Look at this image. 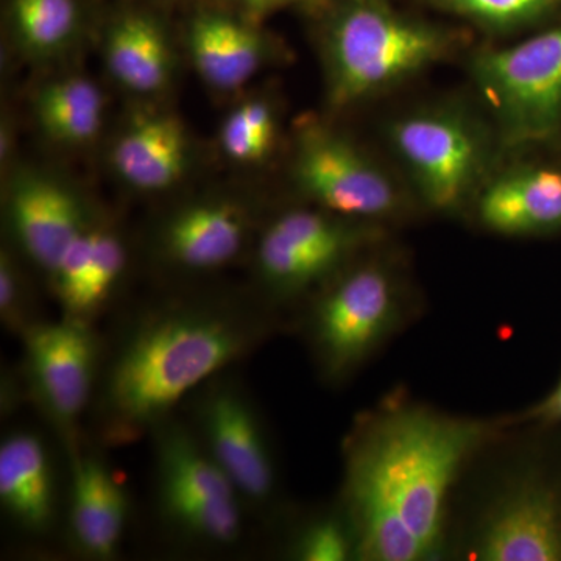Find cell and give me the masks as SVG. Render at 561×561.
<instances>
[{
    "label": "cell",
    "mask_w": 561,
    "mask_h": 561,
    "mask_svg": "<svg viewBox=\"0 0 561 561\" xmlns=\"http://www.w3.org/2000/svg\"><path fill=\"white\" fill-rule=\"evenodd\" d=\"M250 343L241 317L219 309L158 313L133 332L111 365L106 419L119 432L138 431L165 415Z\"/></svg>",
    "instance_id": "6da1fadb"
},
{
    "label": "cell",
    "mask_w": 561,
    "mask_h": 561,
    "mask_svg": "<svg viewBox=\"0 0 561 561\" xmlns=\"http://www.w3.org/2000/svg\"><path fill=\"white\" fill-rule=\"evenodd\" d=\"M482 434L481 424L468 421L398 413L354 451L348 479L378 491L432 556L440 542L448 491Z\"/></svg>",
    "instance_id": "7a4b0ae2"
},
{
    "label": "cell",
    "mask_w": 561,
    "mask_h": 561,
    "mask_svg": "<svg viewBox=\"0 0 561 561\" xmlns=\"http://www.w3.org/2000/svg\"><path fill=\"white\" fill-rule=\"evenodd\" d=\"M328 101L345 108L440 61L449 33L387 0H342L317 10Z\"/></svg>",
    "instance_id": "3957f363"
},
{
    "label": "cell",
    "mask_w": 561,
    "mask_h": 561,
    "mask_svg": "<svg viewBox=\"0 0 561 561\" xmlns=\"http://www.w3.org/2000/svg\"><path fill=\"white\" fill-rule=\"evenodd\" d=\"M472 77L511 147L552 138L561 127V25L504 47L481 51Z\"/></svg>",
    "instance_id": "277c9868"
},
{
    "label": "cell",
    "mask_w": 561,
    "mask_h": 561,
    "mask_svg": "<svg viewBox=\"0 0 561 561\" xmlns=\"http://www.w3.org/2000/svg\"><path fill=\"white\" fill-rule=\"evenodd\" d=\"M390 140L424 201L453 209L474 191L485 169L481 131L453 110L405 114L390 125Z\"/></svg>",
    "instance_id": "5b68a950"
},
{
    "label": "cell",
    "mask_w": 561,
    "mask_h": 561,
    "mask_svg": "<svg viewBox=\"0 0 561 561\" xmlns=\"http://www.w3.org/2000/svg\"><path fill=\"white\" fill-rule=\"evenodd\" d=\"M295 183L313 202L342 217L389 216L400 205L390 176L341 133L306 121L297 135Z\"/></svg>",
    "instance_id": "8992f818"
},
{
    "label": "cell",
    "mask_w": 561,
    "mask_h": 561,
    "mask_svg": "<svg viewBox=\"0 0 561 561\" xmlns=\"http://www.w3.org/2000/svg\"><path fill=\"white\" fill-rule=\"evenodd\" d=\"M5 206L21 249L50 275L70 243L92 224L79 192L54 173L31 165L9 172Z\"/></svg>",
    "instance_id": "52a82bcc"
},
{
    "label": "cell",
    "mask_w": 561,
    "mask_h": 561,
    "mask_svg": "<svg viewBox=\"0 0 561 561\" xmlns=\"http://www.w3.org/2000/svg\"><path fill=\"white\" fill-rule=\"evenodd\" d=\"M393 295L378 267H362L335 284L317 309L313 330L328 370L345 373L364 359L389 324Z\"/></svg>",
    "instance_id": "ba28073f"
},
{
    "label": "cell",
    "mask_w": 561,
    "mask_h": 561,
    "mask_svg": "<svg viewBox=\"0 0 561 561\" xmlns=\"http://www.w3.org/2000/svg\"><path fill=\"white\" fill-rule=\"evenodd\" d=\"M102 54L117 87L140 99H153L172 87L175 44L161 7L124 0L103 22Z\"/></svg>",
    "instance_id": "9c48e42d"
},
{
    "label": "cell",
    "mask_w": 561,
    "mask_h": 561,
    "mask_svg": "<svg viewBox=\"0 0 561 561\" xmlns=\"http://www.w3.org/2000/svg\"><path fill=\"white\" fill-rule=\"evenodd\" d=\"M187 54L198 77L217 92L242 90L271 61L275 41L234 11L201 0L184 27Z\"/></svg>",
    "instance_id": "30bf717a"
},
{
    "label": "cell",
    "mask_w": 561,
    "mask_h": 561,
    "mask_svg": "<svg viewBox=\"0 0 561 561\" xmlns=\"http://www.w3.org/2000/svg\"><path fill=\"white\" fill-rule=\"evenodd\" d=\"M192 139L186 124L169 110L133 114L110 149V164L117 179L142 194L172 190L190 172Z\"/></svg>",
    "instance_id": "8fae6325"
},
{
    "label": "cell",
    "mask_w": 561,
    "mask_h": 561,
    "mask_svg": "<svg viewBox=\"0 0 561 561\" xmlns=\"http://www.w3.org/2000/svg\"><path fill=\"white\" fill-rule=\"evenodd\" d=\"M28 368L36 390L58 420L70 423L90 400L95 342L79 317L35 324L25 332Z\"/></svg>",
    "instance_id": "7c38bea8"
},
{
    "label": "cell",
    "mask_w": 561,
    "mask_h": 561,
    "mask_svg": "<svg viewBox=\"0 0 561 561\" xmlns=\"http://www.w3.org/2000/svg\"><path fill=\"white\" fill-rule=\"evenodd\" d=\"M205 448L239 494L253 501L271 496L275 476L264 434L241 393L219 389L202 409Z\"/></svg>",
    "instance_id": "4fadbf2b"
},
{
    "label": "cell",
    "mask_w": 561,
    "mask_h": 561,
    "mask_svg": "<svg viewBox=\"0 0 561 561\" xmlns=\"http://www.w3.org/2000/svg\"><path fill=\"white\" fill-rule=\"evenodd\" d=\"M486 561L561 560V502L542 485H526L494 508L476 551Z\"/></svg>",
    "instance_id": "5bb4252c"
},
{
    "label": "cell",
    "mask_w": 561,
    "mask_h": 561,
    "mask_svg": "<svg viewBox=\"0 0 561 561\" xmlns=\"http://www.w3.org/2000/svg\"><path fill=\"white\" fill-rule=\"evenodd\" d=\"M249 232L245 210L225 198L187 203L162 225L164 256L187 271L206 272L228 264L241 253Z\"/></svg>",
    "instance_id": "9a60e30c"
},
{
    "label": "cell",
    "mask_w": 561,
    "mask_h": 561,
    "mask_svg": "<svg viewBox=\"0 0 561 561\" xmlns=\"http://www.w3.org/2000/svg\"><path fill=\"white\" fill-rule=\"evenodd\" d=\"M479 217L502 234H537L561 228V172L524 168L502 173L479 198Z\"/></svg>",
    "instance_id": "2e32d148"
},
{
    "label": "cell",
    "mask_w": 561,
    "mask_h": 561,
    "mask_svg": "<svg viewBox=\"0 0 561 561\" xmlns=\"http://www.w3.org/2000/svg\"><path fill=\"white\" fill-rule=\"evenodd\" d=\"M127 494L113 472L95 457L73 463L70 524L76 541L92 557L113 556L127 522Z\"/></svg>",
    "instance_id": "e0dca14e"
},
{
    "label": "cell",
    "mask_w": 561,
    "mask_h": 561,
    "mask_svg": "<svg viewBox=\"0 0 561 561\" xmlns=\"http://www.w3.org/2000/svg\"><path fill=\"white\" fill-rule=\"evenodd\" d=\"M33 119L55 146L80 149L102 133L106 98L91 77L68 73L41 84L32 103Z\"/></svg>",
    "instance_id": "ac0fdd59"
},
{
    "label": "cell",
    "mask_w": 561,
    "mask_h": 561,
    "mask_svg": "<svg viewBox=\"0 0 561 561\" xmlns=\"http://www.w3.org/2000/svg\"><path fill=\"white\" fill-rule=\"evenodd\" d=\"M7 35L25 58L57 60L90 27L88 0H2Z\"/></svg>",
    "instance_id": "d6986e66"
},
{
    "label": "cell",
    "mask_w": 561,
    "mask_h": 561,
    "mask_svg": "<svg viewBox=\"0 0 561 561\" xmlns=\"http://www.w3.org/2000/svg\"><path fill=\"white\" fill-rule=\"evenodd\" d=\"M0 501L21 527L44 531L54 518L49 457L35 435H10L0 446Z\"/></svg>",
    "instance_id": "ffe728a7"
},
{
    "label": "cell",
    "mask_w": 561,
    "mask_h": 561,
    "mask_svg": "<svg viewBox=\"0 0 561 561\" xmlns=\"http://www.w3.org/2000/svg\"><path fill=\"white\" fill-rule=\"evenodd\" d=\"M161 500L203 497L238 502V490L213 456L181 427H171L158 445Z\"/></svg>",
    "instance_id": "44dd1931"
},
{
    "label": "cell",
    "mask_w": 561,
    "mask_h": 561,
    "mask_svg": "<svg viewBox=\"0 0 561 561\" xmlns=\"http://www.w3.org/2000/svg\"><path fill=\"white\" fill-rule=\"evenodd\" d=\"M348 497L356 519L357 546L364 559L416 561L431 557L426 546L378 491L348 479Z\"/></svg>",
    "instance_id": "7402d4cb"
},
{
    "label": "cell",
    "mask_w": 561,
    "mask_h": 561,
    "mask_svg": "<svg viewBox=\"0 0 561 561\" xmlns=\"http://www.w3.org/2000/svg\"><path fill=\"white\" fill-rule=\"evenodd\" d=\"M278 128V113L268 99L261 95L245 99L221 122V153L234 164H261L275 150Z\"/></svg>",
    "instance_id": "603a6c76"
},
{
    "label": "cell",
    "mask_w": 561,
    "mask_h": 561,
    "mask_svg": "<svg viewBox=\"0 0 561 561\" xmlns=\"http://www.w3.org/2000/svg\"><path fill=\"white\" fill-rule=\"evenodd\" d=\"M268 228L291 245L320 254L334 264H339L359 241L353 228L319 210H290Z\"/></svg>",
    "instance_id": "cb8c5ba5"
},
{
    "label": "cell",
    "mask_w": 561,
    "mask_h": 561,
    "mask_svg": "<svg viewBox=\"0 0 561 561\" xmlns=\"http://www.w3.org/2000/svg\"><path fill=\"white\" fill-rule=\"evenodd\" d=\"M442 9L493 32L526 27L559 10L561 0H434Z\"/></svg>",
    "instance_id": "d4e9b609"
},
{
    "label": "cell",
    "mask_w": 561,
    "mask_h": 561,
    "mask_svg": "<svg viewBox=\"0 0 561 561\" xmlns=\"http://www.w3.org/2000/svg\"><path fill=\"white\" fill-rule=\"evenodd\" d=\"M125 260H127V251L119 236L98 225L90 273L73 317L80 319V316L94 311L105 301L124 272Z\"/></svg>",
    "instance_id": "484cf974"
},
{
    "label": "cell",
    "mask_w": 561,
    "mask_h": 561,
    "mask_svg": "<svg viewBox=\"0 0 561 561\" xmlns=\"http://www.w3.org/2000/svg\"><path fill=\"white\" fill-rule=\"evenodd\" d=\"M95 230L94 221L76 239L58 261L57 267L51 272L60 295L62 305L68 309L69 316H76L81 291L90 273L92 254H94Z\"/></svg>",
    "instance_id": "4316f807"
},
{
    "label": "cell",
    "mask_w": 561,
    "mask_h": 561,
    "mask_svg": "<svg viewBox=\"0 0 561 561\" xmlns=\"http://www.w3.org/2000/svg\"><path fill=\"white\" fill-rule=\"evenodd\" d=\"M350 540L341 524L321 522L313 524L302 535L298 556L306 561H343L350 556Z\"/></svg>",
    "instance_id": "83f0119b"
},
{
    "label": "cell",
    "mask_w": 561,
    "mask_h": 561,
    "mask_svg": "<svg viewBox=\"0 0 561 561\" xmlns=\"http://www.w3.org/2000/svg\"><path fill=\"white\" fill-rule=\"evenodd\" d=\"M22 289L20 272L9 251L0 256V313L3 321L13 323L20 317Z\"/></svg>",
    "instance_id": "f1b7e54d"
},
{
    "label": "cell",
    "mask_w": 561,
    "mask_h": 561,
    "mask_svg": "<svg viewBox=\"0 0 561 561\" xmlns=\"http://www.w3.org/2000/svg\"><path fill=\"white\" fill-rule=\"evenodd\" d=\"M251 21L262 22L276 10L298 0H209Z\"/></svg>",
    "instance_id": "f546056e"
},
{
    "label": "cell",
    "mask_w": 561,
    "mask_h": 561,
    "mask_svg": "<svg viewBox=\"0 0 561 561\" xmlns=\"http://www.w3.org/2000/svg\"><path fill=\"white\" fill-rule=\"evenodd\" d=\"M531 419H540L546 421H561V381L559 387L552 391L548 400L541 402L534 412L530 413Z\"/></svg>",
    "instance_id": "4dcf8cb0"
},
{
    "label": "cell",
    "mask_w": 561,
    "mask_h": 561,
    "mask_svg": "<svg viewBox=\"0 0 561 561\" xmlns=\"http://www.w3.org/2000/svg\"><path fill=\"white\" fill-rule=\"evenodd\" d=\"M342 2V0H298L301 5L308 7L313 11L324 9V7L332 5V3Z\"/></svg>",
    "instance_id": "1f68e13d"
},
{
    "label": "cell",
    "mask_w": 561,
    "mask_h": 561,
    "mask_svg": "<svg viewBox=\"0 0 561 561\" xmlns=\"http://www.w3.org/2000/svg\"><path fill=\"white\" fill-rule=\"evenodd\" d=\"M144 2L153 3V5L161 7L162 9V7L171 5V3L179 2V0H144Z\"/></svg>",
    "instance_id": "d6a6232c"
}]
</instances>
